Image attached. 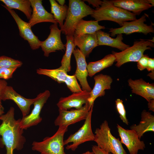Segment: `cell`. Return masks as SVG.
<instances>
[{"instance_id":"41","label":"cell","mask_w":154,"mask_h":154,"mask_svg":"<svg viewBox=\"0 0 154 154\" xmlns=\"http://www.w3.org/2000/svg\"><path fill=\"white\" fill-rule=\"evenodd\" d=\"M151 72L148 74L147 76L149 77L152 80L154 79V70L151 71Z\"/></svg>"},{"instance_id":"30","label":"cell","mask_w":154,"mask_h":154,"mask_svg":"<svg viewBox=\"0 0 154 154\" xmlns=\"http://www.w3.org/2000/svg\"><path fill=\"white\" fill-rule=\"evenodd\" d=\"M22 62L5 56H0V68H18L22 65Z\"/></svg>"},{"instance_id":"25","label":"cell","mask_w":154,"mask_h":154,"mask_svg":"<svg viewBox=\"0 0 154 154\" xmlns=\"http://www.w3.org/2000/svg\"><path fill=\"white\" fill-rule=\"evenodd\" d=\"M116 58L113 54H109L97 61L89 62L87 68L88 76L92 77L96 73L111 66L115 62Z\"/></svg>"},{"instance_id":"28","label":"cell","mask_w":154,"mask_h":154,"mask_svg":"<svg viewBox=\"0 0 154 154\" xmlns=\"http://www.w3.org/2000/svg\"><path fill=\"white\" fill-rule=\"evenodd\" d=\"M66 51L61 61V66L68 72L71 70V56L76 46L74 42V36L66 35Z\"/></svg>"},{"instance_id":"42","label":"cell","mask_w":154,"mask_h":154,"mask_svg":"<svg viewBox=\"0 0 154 154\" xmlns=\"http://www.w3.org/2000/svg\"><path fill=\"white\" fill-rule=\"evenodd\" d=\"M56 1L58 2L60 5L62 6L64 5L65 2V1L64 0H57Z\"/></svg>"},{"instance_id":"43","label":"cell","mask_w":154,"mask_h":154,"mask_svg":"<svg viewBox=\"0 0 154 154\" xmlns=\"http://www.w3.org/2000/svg\"><path fill=\"white\" fill-rule=\"evenodd\" d=\"M148 3L152 5V7L154 5V0H147Z\"/></svg>"},{"instance_id":"21","label":"cell","mask_w":154,"mask_h":154,"mask_svg":"<svg viewBox=\"0 0 154 154\" xmlns=\"http://www.w3.org/2000/svg\"><path fill=\"white\" fill-rule=\"evenodd\" d=\"M74 37L76 46L79 48L86 57H88L93 50L98 46L96 33L74 35Z\"/></svg>"},{"instance_id":"2","label":"cell","mask_w":154,"mask_h":154,"mask_svg":"<svg viewBox=\"0 0 154 154\" xmlns=\"http://www.w3.org/2000/svg\"><path fill=\"white\" fill-rule=\"evenodd\" d=\"M91 16L98 22L104 20L115 22L122 26L125 22L136 19L130 11L114 5L111 0H104L100 7L94 9Z\"/></svg>"},{"instance_id":"17","label":"cell","mask_w":154,"mask_h":154,"mask_svg":"<svg viewBox=\"0 0 154 154\" xmlns=\"http://www.w3.org/2000/svg\"><path fill=\"white\" fill-rule=\"evenodd\" d=\"M13 100L18 106L22 113L23 117L29 114L31 105L35 100L34 99L26 98L18 94L13 87L7 86L4 92L2 100Z\"/></svg>"},{"instance_id":"33","label":"cell","mask_w":154,"mask_h":154,"mask_svg":"<svg viewBox=\"0 0 154 154\" xmlns=\"http://www.w3.org/2000/svg\"><path fill=\"white\" fill-rule=\"evenodd\" d=\"M17 69L0 68V79L7 80L12 78L13 73Z\"/></svg>"},{"instance_id":"13","label":"cell","mask_w":154,"mask_h":154,"mask_svg":"<svg viewBox=\"0 0 154 154\" xmlns=\"http://www.w3.org/2000/svg\"><path fill=\"white\" fill-rule=\"evenodd\" d=\"M2 5L9 11L15 21L21 37L28 42L32 49H38L40 47L41 41L33 33L29 23L22 20L13 9H9L5 5Z\"/></svg>"},{"instance_id":"9","label":"cell","mask_w":154,"mask_h":154,"mask_svg":"<svg viewBox=\"0 0 154 154\" xmlns=\"http://www.w3.org/2000/svg\"><path fill=\"white\" fill-rule=\"evenodd\" d=\"M50 96V92L48 90L40 93L35 98L33 103L34 107L30 114L23 117L20 121L21 127L24 129L37 125L40 122L42 119L40 117L41 111Z\"/></svg>"},{"instance_id":"34","label":"cell","mask_w":154,"mask_h":154,"mask_svg":"<svg viewBox=\"0 0 154 154\" xmlns=\"http://www.w3.org/2000/svg\"><path fill=\"white\" fill-rule=\"evenodd\" d=\"M149 58L147 55H143L138 61L137 66L139 70L142 71L146 68Z\"/></svg>"},{"instance_id":"4","label":"cell","mask_w":154,"mask_h":154,"mask_svg":"<svg viewBox=\"0 0 154 154\" xmlns=\"http://www.w3.org/2000/svg\"><path fill=\"white\" fill-rule=\"evenodd\" d=\"M94 141L97 146L104 151L112 154H127L119 139L111 132L107 121L105 120L95 131Z\"/></svg>"},{"instance_id":"23","label":"cell","mask_w":154,"mask_h":154,"mask_svg":"<svg viewBox=\"0 0 154 154\" xmlns=\"http://www.w3.org/2000/svg\"><path fill=\"white\" fill-rule=\"evenodd\" d=\"M98 45H106L117 48L121 51L129 47L122 41L123 39L122 34L117 35L115 38L110 37V34L100 30L96 33Z\"/></svg>"},{"instance_id":"35","label":"cell","mask_w":154,"mask_h":154,"mask_svg":"<svg viewBox=\"0 0 154 154\" xmlns=\"http://www.w3.org/2000/svg\"><path fill=\"white\" fill-rule=\"evenodd\" d=\"M7 86V83L5 80L0 79V104H1L3 95Z\"/></svg>"},{"instance_id":"40","label":"cell","mask_w":154,"mask_h":154,"mask_svg":"<svg viewBox=\"0 0 154 154\" xmlns=\"http://www.w3.org/2000/svg\"><path fill=\"white\" fill-rule=\"evenodd\" d=\"M4 113V108L1 104H0V120L1 118V116Z\"/></svg>"},{"instance_id":"20","label":"cell","mask_w":154,"mask_h":154,"mask_svg":"<svg viewBox=\"0 0 154 154\" xmlns=\"http://www.w3.org/2000/svg\"><path fill=\"white\" fill-rule=\"evenodd\" d=\"M115 6L128 11H131L136 15H139L143 11L152 7L147 0H111Z\"/></svg>"},{"instance_id":"39","label":"cell","mask_w":154,"mask_h":154,"mask_svg":"<svg viewBox=\"0 0 154 154\" xmlns=\"http://www.w3.org/2000/svg\"><path fill=\"white\" fill-rule=\"evenodd\" d=\"M148 107L149 110L154 112V99L148 102Z\"/></svg>"},{"instance_id":"37","label":"cell","mask_w":154,"mask_h":154,"mask_svg":"<svg viewBox=\"0 0 154 154\" xmlns=\"http://www.w3.org/2000/svg\"><path fill=\"white\" fill-rule=\"evenodd\" d=\"M83 1L87 2L89 4L92 5L96 8L99 7L102 2V1L99 0H84Z\"/></svg>"},{"instance_id":"3","label":"cell","mask_w":154,"mask_h":154,"mask_svg":"<svg viewBox=\"0 0 154 154\" xmlns=\"http://www.w3.org/2000/svg\"><path fill=\"white\" fill-rule=\"evenodd\" d=\"M94 9L80 0H69L67 15L62 27L63 34L74 36L75 28L78 21L83 18L91 15Z\"/></svg>"},{"instance_id":"5","label":"cell","mask_w":154,"mask_h":154,"mask_svg":"<svg viewBox=\"0 0 154 154\" xmlns=\"http://www.w3.org/2000/svg\"><path fill=\"white\" fill-rule=\"evenodd\" d=\"M68 128V127H59L52 136L46 137L41 142L33 141L32 149L39 152L40 154H65L63 139Z\"/></svg>"},{"instance_id":"12","label":"cell","mask_w":154,"mask_h":154,"mask_svg":"<svg viewBox=\"0 0 154 154\" xmlns=\"http://www.w3.org/2000/svg\"><path fill=\"white\" fill-rule=\"evenodd\" d=\"M117 127L120 141L126 147L130 154H137L139 150L144 149V142L140 140L134 130L125 129L118 124Z\"/></svg>"},{"instance_id":"22","label":"cell","mask_w":154,"mask_h":154,"mask_svg":"<svg viewBox=\"0 0 154 154\" xmlns=\"http://www.w3.org/2000/svg\"><path fill=\"white\" fill-rule=\"evenodd\" d=\"M130 129L134 130L141 139L145 133L154 131V116L151 113L145 110H143L141 114V119L137 124H133Z\"/></svg>"},{"instance_id":"31","label":"cell","mask_w":154,"mask_h":154,"mask_svg":"<svg viewBox=\"0 0 154 154\" xmlns=\"http://www.w3.org/2000/svg\"><path fill=\"white\" fill-rule=\"evenodd\" d=\"M68 88L73 93L81 92L82 91L74 75H67L64 81Z\"/></svg>"},{"instance_id":"19","label":"cell","mask_w":154,"mask_h":154,"mask_svg":"<svg viewBox=\"0 0 154 154\" xmlns=\"http://www.w3.org/2000/svg\"><path fill=\"white\" fill-rule=\"evenodd\" d=\"M132 93L140 96L148 102L154 99V84L147 82L142 79L128 80Z\"/></svg>"},{"instance_id":"16","label":"cell","mask_w":154,"mask_h":154,"mask_svg":"<svg viewBox=\"0 0 154 154\" xmlns=\"http://www.w3.org/2000/svg\"><path fill=\"white\" fill-rule=\"evenodd\" d=\"M29 1L32 12L28 23L31 27L37 23L42 22H48L53 24L58 23L53 15L44 9L42 5V0Z\"/></svg>"},{"instance_id":"14","label":"cell","mask_w":154,"mask_h":154,"mask_svg":"<svg viewBox=\"0 0 154 154\" xmlns=\"http://www.w3.org/2000/svg\"><path fill=\"white\" fill-rule=\"evenodd\" d=\"M90 97V92L82 90L67 97H61L56 105L60 110H68L72 108L78 109L88 102Z\"/></svg>"},{"instance_id":"29","label":"cell","mask_w":154,"mask_h":154,"mask_svg":"<svg viewBox=\"0 0 154 154\" xmlns=\"http://www.w3.org/2000/svg\"><path fill=\"white\" fill-rule=\"evenodd\" d=\"M67 72L61 66L55 69L39 68L37 70V73L38 74L48 76L59 83L64 82L68 75Z\"/></svg>"},{"instance_id":"27","label":"cell","mask_w":154,"mask_h":154,"mask_svg":"<svg viewBox=\"0 0 154 154\" xmlns=\"http://www.w3.org/2000/svg\"><path fill=\"white\" fill-rule=\"evenodd\" d=\"M49 2L51 5V13L59 23L61 29L63 26V21L66 18L68 7L66 5H60L54 0H50Z\"/></svg>"},{"instance_id":"26","label":"cell","mask_w":154,"mask_h":154,"mask_svg":"<svg viewBox=\"0 0 154 154\" xmlns=\"http://www.w3.org/2000/svg\"><path fill=\"white\" fill-rule=\"evenodd\" d=\"M7 8L15 9L22 12L29 20L31 18L32 9L29 0H0Z\"/></svg>"},{"instance_id":"44","label":"cell","mask_w":154,"mask_h":154,"mask_svg":"<svg viewBox=\"0 0 154 154\" xmlns=\"http://www.w3.org/2000/svg\"><path fill=\"white\" fill-rule=\"evenodd\" d=\"M81 154H95L92 151L90 152L89 151H87Z\"/></svg>"},{"instance_id":"38","label":"cell","mask_w":154,"mask_h":154,"mask_svg":"<svg viewBox=\"0 0 154 154\" xmlns=\"http://www.w3.org/2000/svg\"><path fill=\"white\" fill-rule=\"evenodd\" d=\"M148 71L154 70V58H149L147 67L146 68Z\"/></svg>"},{"instance_id":"36","label":"cell","mask_w":154,"mask_h":154,"mask_svg":"<svg viewBox=\"0 0 154 154\" xmlns=\"http://www.w3.org/2000/svg\"><path fill=\"white\" fill-rule=\"evenodd\" d=\"M92 150L95 154H112L104 151L96 145L92 146Z\"/></svg>"},{"instance_id":"10","label":"cell","mask_w":154,"mask_h":154,"mask_svg":"<svg viewBox=\"0 0 154 154\" xmlns=\"http://www.w3.org/2000/svg\"><path fill=\"white\" fill-rule=\"evenodd\" d=\"M147 15L144 14L138 19L130 22H125L120 27L111 28L109 29V32L111 33L110 36L112 37L119 34H125L128 35L138 33L147 35L150 33H154L153 27L145 23L146 21Z\"/></svg>"},{"instance_id":"8","label":"cell","mask_w":154,"mask_h":154,"mask_svg":"<svg viewBox=\"0 0 154 154\" xmlns=\"http://www.w3.org/2000/svg\"><path fill=\"white\" fill-rule=\"evenodd\" d=\"M91 107L88 102L78 109L70 110L59 109V114L54 121V125L59 127H68L70 125L85 120Z\"/></svg>"},{"instance_id":"32","label":"cell","mask_w":154,"mask_h":154,"mask_svg":"<svg viewBox=\"0 0 154 154\" xmlns=\"http://www.w3.org/2000/svg\"><path fill=\"white\" fill-rule=\"evenodd\" d=\"M116 107L119 115V117L123 122L128 125L129 124L126 116V111L122 100L117 99L115 101Z\"/></svg>"},{"instance_id":"6","label":"cell","mask_w":154,"mask_h":154,"mask_svg":"<svg viewBox=\"0 0 154 154\" xmlns=\"http://www.w3.org/2000/svg\"><path fill=\"white\" fill-rule=\"evenodd\" d=\"M154 46L151 40L141 39L135 41L132 46L120 52L112 51V54L116 58V66L119 68L128 62H137L144 55L145 50H151V47Z\"/></svg>"},{"instance_id":"15","label":"cell","mask_w":154,"mask_h":154,"mask_svg":"<svg viewBox=\"0 0 154 154\" xmlns=\"http://www.w3.org/2000/svg\"><path fill=\"white\" fill-rule=\"evenodd\" d=\"M72 53L76 63V68L74 75L79 81L82 90L90 92L92 89L87 80L88 73L86 57L78 48H75Z\"/></svg>"},{"instance_id":"7","label":"cell","mask_w":154,"mask_h":154,"mask_svg":"<svg viewBox=\"0 0 154 154\" xmlns=\"http://www.w3.org/2000/svg\"><path fill=\"white\" fill-rule=\"evenodd\" d=\"M94 105L91 106L90 110L84 124L78 130L72 134L64 141V145L70 143H72L67 145L66 149L75 151L80 144L85 142L94 141V134L92 131L91 126L92 115Z\"/></svg>"},{"instance_id":"11","label":"cell","mask_w":154,"mask_h":154,"mask_svg":"<svg viewBox=\"0 0 154 154\" xmlns=\"http://www.w3.org/2000/svg\"><path fill=\"white\" fill-rule=\"evenodd\" d=\"M57 24H53L50 26L49 35L45 40L41 41L40 47L46 57H48L51 52L66 49V45L63 44L61 38V31L58 29Z\"/></svg>"},{"instance_id":"18","label":"cell","mask_w":154,"mask_h":154,"mask_svg":"<svg viewBox=\"0 0 154 154\" xmlns=\"http://www.w3.org/2000/svg\"><path fill=\"white\" fill-rule=\"evenodd\" d=\"M95 84L94 87L90 92V97L88 102L90 107L94 105L96 99L98 97L104 96L105 90L111 88L113 79L110 76L100 74L94 77Z\"/></svg>"},{"instance_id":"24","label":"cell","mask_w":154,"mask_h":154,"mask_svg":"<svg viewBox=\"0 0 154 154\" xmlns=\"http://www.w3.org/2000/svg\"><path fill=\"white\" fill-rule=\"evenodd\" d=\"M105 27L99 25L97 21L80 20L76 27L74 35L79 36L87 34H94Z\"/></svg>"},{"instance_id":"1","label":"cell","mask_w":154,"mask_h":154,"mask_svg":"<svg viewBox=\"0 0 154 154\" xmlns=\"http://www.w3.org/2000/svg\"><path fill=\"white\" fill-rule=\"evenodd\" d=\"M15 109L11 107L7 112L1 116L2 123L0 125V135L2 137V144L5 145L6 154H13L14 149L21 150L26 142L23 135V129L20 126L21 119L14 118Z\"/></svg>"}]
</instances>
